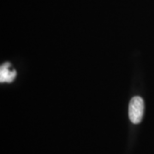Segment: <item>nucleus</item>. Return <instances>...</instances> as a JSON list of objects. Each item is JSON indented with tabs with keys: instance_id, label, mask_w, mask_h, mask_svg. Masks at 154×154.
<instances>
[{
	"instance_id": "1",
	"label": "nucleus",
	"mask_w": 154,
	"mask_h": 154,
	"mask_svg": "<svg viewBox=\"0 0 154 154\" xmlns=\"http://www.w3.org/2000/svg\"><path fill=\"white\" fill-rule=\"evenodd\" d=\"M144 101L140 97H134L130 100L129 107H128V116L129 119L134 124L140 123L144 114Z\"/></svg>"
},
{
	"instance_id": "2",
	"label": "nucleus",
	"mask_w": 154,
	"mask_h": 154,
	"mask_svg": "<svg viewBox=\"0 0 154 154\" xmlns=\"http://www.w3.org/2000/svg\"><path fill=\"white\" fill-rule=\"evenodd\" d=\"M10 63H6L0 68V82H12L17 76L16 70L11 71L9 68L11 67Z\"/></svg>"
}]
</instances>
